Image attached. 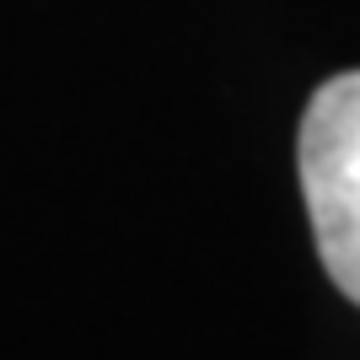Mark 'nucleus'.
<instances>
[{"instance_id":"1","label":"nucleus","mask_w":360,"mask_h":360,"mask_svg":"<svg viewBox=\"0 0 360 360\" xmlns=\"http://www.w3.org/2000/svg\"><path fill=\"white\" fill-rule=\"evenodd\" d=\"M296 167L323 269L360 307V70L333 75L307 103Z\"/></svg>"}]
</instances>
